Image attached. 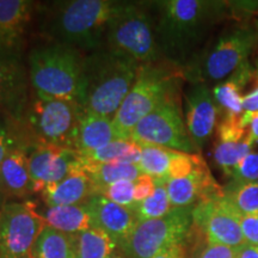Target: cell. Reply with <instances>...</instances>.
<instances>
[{
    "instance_id": "cell-25",
    "label": "cell",
    "mask_w": 258,
    "mask_h": 258,
    "mask_svg": "<svg viewBox=\"0 0 258 258\" xmlns=\"http://www.w3.org/2000/svg\"><path fill=\"white\" fill-rule=\"evenodd\" d=\"M70 235L72 258H106L118 249L111 238L98 228Z\"/></svg>"
},
{
    "instance_id": "cell-31",
    "label": "cell",
    "mask_w": 258,
    "mask_h": 258,
    "mask_svg": "<svg viewBox=\"0 0 258 258\" xmlns=\"http://www.w3.org/2000/svg\"><path fill=\"white\" fill-rule=\"evenodd\" d=\"M166 182L167 180H156L154 192L135 207L133 212L138 222L161 218L172 211L173 208L167 195Z\"/></svg>"
},
{
    "instance_id": "cell-12",
    "label": "cell",
    "mask_w": 258,
    "mask_h": 258,
    "mask_svg": "<svg viewBox=\"0 0 258 258\" xmlns=\"http://www.w3.org/2000/svg\"><path fill=\"white\" fill-rule=\"evenodd\" d=\"M29 86L22 46L0 48V114L16 127L23 125L31 95Z\"/></svg>"
},
{
    "instance_id": "cell-24",
    "label": "cell",
    "mask_w": 258,
    "mask_h": 258,
    "mask_svg": "<svg viewBox=\"0 0 258 258\" xmlns=\"http://www.w3.org/2000/svg\"><path fill=\"white\" fill-rule=\"evenodd\" d=\"M79 156L85 166L116 163L138 164L140 158V146L131 140L116 139L102 148L91 152L79 153Z\"/></svg>"
},
{
    "instance_id": "cell-3",
    "label": "cell",
    "mask_w": 258,
    "mask_h": 258,
    "mask_svg": "<svg viewBox=\"0 0 258 258\" xmlns=\"http://www.w3.org/2000/svg\"><path fill=\"white\" fill-rule=\"evenodd\" d=\"M28 72L32 91L74 103L84 110L85 56L80 50L59 43L32 49Z\"/></svg>"
},
{
    "instance_id": "cell-15",
    "label": "cell",
    "mask_w": 258,
    "mask_h": 258,
    "mask_svg": "<svg viewBox=\"0 0 258 258\" xmlns=\"http://www.w3.org/2000/svg\"><path fill=\"white\" fill-rule=\"evenodd\" d=\"M219 105L206 84H194L185 95V125L200 151L212 138L218 124Z\"/></svg>"
},
{
    "instance_id": "cell-43",
    "label": "cell",
    "mask_w": 258,
    "mask_h": 258,
    "mask_svg": "<svg viewBox=\"0 0 258 258\" xmlns=\"http://www.w3.org/2000/svg\"><path fill=\"white\" fill-rule=\"evenodd\" d=\"M238 258H258V247L244 244L238 249Z\"/></svg>"
},
{
    "instance_id": "cell-26",
    "label": "cell",
    "mask_w": 258,
    "mask_h": 258,
    "mask_svg": "<svg viewBox=\"0 0 258 258\" xmlns=\"http://www.w3.org/2000/svg\"><path fill=\"white\" fill-rule=\"evenodd\" d=\"M84 170L91 179L96 194H101L106 186L118 180H135L143 175L137 164H98L85 166Z\"/></svg>"
},
{
    "instance_id": "cell-42",
    "label": "cell",
    "mask_w": 258,
    "mask_h": 258,
    "mask_svg": "<svg viewBox=\"0 0 258 258\" xmlns=\"http://www.w3.org/2000/svg\"><path fill=\"white\" fill-rule=\"evenodd\" d=\"M152 258H185V243L173 245Z\"/></svg>"
},
{
    "instance_id": "cell-4",
    "label": "cell",
    "mask_w": 258,
    "mask_h": 258,
    "mask_svg": "<svg viewBox=\"0 0 258 258\" xmlns=\"http://www.w3.org/2000/svg\"><path fill=\"white\" fill-rule=\"evenodd\" d=\"M140 64L109 49L85 56L84 111L114 117L137 79Z\"/></svg>"
},
{
    "instance_id": "cell-44",
    "label": "cell",
    "mask_w": 258,
    "mask_h": 258,
    "mask_svg": "<svg viewBox=\"0 0 258 258\" xmlns=\"http://www.w3.org/2000/svg\"><path fill=\"white\" fill-rule=\"evenodd\" d=\"M245 5H241L240 3H238V5L240 6V8H245V9H252V10H258V2L257 3H244Z\"/></svg>"
},
{
    "instance_id": "cell-38",
    "label": "cell",
    "mask_w": 258,
    "mask_h": 258,
    "mask_svg": "<svg viewBox=\"0 0 258 258\" xmlns=\"http://www.w3.org/2000/svg\"><path fill=\"white\" fill-rule=\"evenodd\" d=\"M156 190V180L152 177L141 175L134 180V200L135 207L144 200L150 198ZM135 209V208H134Z\"/></svg>"
},
{
    "instance_id": "cell-2",
    "label": "cell",
    "mask_w": 258,
    "mask_h": 258,
    "mask_svg": "<svg viewBox=\"0 0 258 258\" xmlns=\"http://www.w3.org/2000/svg\"><path fill=\"white\" fill-rule=\"evenodd\" d=\"M123 2L71 0L54 3L44 32L55 43L78 50L96 51L105 43L108 27Z\"/></svg>"
},
{
    "instance_id": "cell-29",
    "label": "cell",
    "mask_w": 258,
    "mask_h": 258,
    "mask_svg": "<svg viewBox=\"0 0 258 258\" xmlns=\"http://www.w3.org/2000/svg\"><path fill=\"white\" fill-rule=\"evenodd\" d=\"M224 198L233 206L239 215L258 214V180H232L224 188Z\"/></svg>"
},
{
    "instance_id": "cell-36",
    "label": "cell",
    "mask_w": 258,
    "mask_h": 258,
    "mask_svg": "<svg viewBox=\"0 0 258 258\" xmlns=\"http://www.w3.org/2000/svg\"><path fill=\"white\" fill-rule=\"evenodd\" d=\"M239 224L245 244L258 247V214L241 215Z\"/></svg>"
},
{
    "instance_id": "cell-10",
    "label": "cell",
    "mask_w": 258,
    "mask_h": 258,
    "mask_svg": "<svg viewBox=\"0 0 258 258\" xmlns=\"http://www.w3.org/2000/svg\"><path fill=\"white\" fill-rule=\"evenodd\" d=\"M129 140L138 145H152L176 151L198 154L199 150L190 139L178 104V96L172 97L135 125Z\"/></svg>"
},
{
    "instance_id": "cell-20",
    "label": "cell",
    "mask_w": 258,
    "mask_h": 258,
    "mask_svg": "<svg viewBox=\"0 0 258 258\" xmlns=\"http://www.w3.org/2000/svg\"><path fill=\"white\" fill-rule=\"evenodd\" d=\"M117 139L112 118L96 112L83 111L77 125L73 150L79 153L102 148Z\"/></svg>"
},
{
    "instance_id": "cell-18",
    "label": "cell",
    "mask_w": 258,
    "mask_h": 258,
    "mask_svg": "<svg viewBox=\"0 0 258 258\" xmlns=\"http://www.w3.org/2000/svg\"><path fill=\"white\" fill-rule=\"evenodd\" d=\"M86 206L91 213L93 228L108 234L121 249L138 224L134 212L116 205L101 194H95Z\"/></svg>"
},
{
    "instance_id": "cell-32",
    "label": "cell",
    "mask_w": 258,
    "mask_h": 258,
    "mask_svg": "<svg viewBox=\"0 0 258 258\" xmlns=\"http://www.w3.org/2000/svg\"><path fill=\"white\" fill-rule=\"evenodd\" d=\"M101 195L105 196L106 199L110 200L116 205L134 211V180L124 179L112 183V184L106 186L104 190H102Z\"/></svg>"
},
{
    "instance_id": "cell-27",
    "label": "cell",
    "mask_w": 258,
    "mask_h": 258,
    "mask_svg": "<svg viewBox=\"0 0 258 258\" xmlns=\"http://www.w3.org/2000/svg\"><path fill=\"white\" fill-rule=\"evenodd\" d=\"M30 258H72L71 235L44 226L30 251Z\"/></svg>"
},
{
    "instance_id": "cell-34",
    "label": "cell",
    "mask_w": 258,
    "mask_h": 258,
    "mask_svg": "<svg viewBox=\"0 0 258 258\" xmlns=\"http://www.w3.org/2000/svg\"><path fill=\"white\" fill-rule=\"evenodd\" d=\"M202 161V157L199 154H188L173 151L169 169V179L190 175Z\"/></svg>"
},
{
    "instance_id": "cell-17",
    "label": "cell",
    "mask_w": 258,
    "mask_h": 258,
    "mask_svg": "<svg viewBox=\"0 0 258 258\" xmlns=\"http://www.w3.org/2000/svg\"><path fill=\"white\" fill-rule=\"evenodd\" d=\"M166 190L172 208L195 207L201 202L224 196V188L212 176L205 160L190 175L167 179Z\"/></svg>"
},
{
    "instance_id": "cell-23",
    "label": "cell",
    "mask_w": 258,
    "mask_h": 258,
    "mask_svg": "<svg viewBox=\"0 0 258 258\" xmlns=\"http://www.w3.org/2000/svg\"><path fill=\"white\" fill-rule=\"evenodd\" d=\"M47 226L63 232L66 234H76L93 228V221L86 203L76 206H57L47 207L43 214Z\"/></svg>"
},
{
    "instance_id": "cell-37",
    "label": "cell",
    "mask_w": 258,
    "mask_h": 258,
    "mask_svg": "<svg viewBox=\"0 0 258 258\" xmlns=\"http://www.w3.org/2000/svg\"><path fill=\"white\" fill-rule=\"evenodd\" d=\"M198 258H238V249L224 244L207 241Z\"/></svg>"
},
{
    "instance_id": "cell-21",
    "label": "cell",
    "mask_w": 258,
    "mask_h": 258,
    "mask_svg": "<svg viewBox=\"0 0 258 258\" xmlns=\"http://www.w3.org/2000/svg\"><path fill=\"white\" fill-rule=\"evenodd\" d=\"M34 5L28 0H0V48L22 46Z\"/></svg>"
},
{
    "instance_id": "cell-33",
    "label": "cell",
    "mask_w": 258,
    "mask_h": 258,
    "mask_svg": "<svg viewBox=\"0 0 258 258\" xmlns=\"http://www.w3.org/2000/svg\"><path fill=\"white\" fill-rule=\"evenodd\" d=\"M241 116V115H240ZM240 116L226 115L218 125V141L239 143L249 137V132L241 124Z\"/></svg>"
},
{
    "instance_id": "cell-11",
    "label": "cell",
    "mask_w": 258,
    "mask_h": 258,
    "mask_svg": "<svg viewBox=\"0 0 258 258\" xmlns=\"http://www.w3.org/2000/svg\"><path fill=\"white\" fill-rule=\"evenodd\" d=\"M44 226L34 203L6 202L0 213V258H28Z\"/></svg>"
},
{
    "instance_id": "cell-16",
    "label": "cell",
    "mask_w": 258,
    "mask_h": 258,
    "mask_svg": "<svg viewBox=\"0 0 258 258\" xmlns=\"http://www.w3.org/2000/svg\"><path fill=\"white\" fill-rule=\"evenodd\" d=\"M28 145L24 135L10 125V146L0 164V191L8 200L22 199L32 194Z\"/></svg>"
},
{
    "instance_id": "cell-5",
    "label": "cell",
    "mask_w": 258,
    "mask_h": 258,
    "mask_svg": "<svg viewBox=\"0 0 258 258\" xmlns=\"http://www.w3.org/2000/svg\"><path fill=\"white\" fill-rule=\"evenodd\" d=\"M182 71L160 62L141 64L137 79L112 117L117 139L129 140L135 125L157 106L178 96Z\"/></svg>"
},
{
    "instance_id": "cell-47",
    "label": "cell",
    "mask_w": 258,
    "mask_h": 258,
    "mask_svg": "<svg viewBox=\"0 0 258 258\" xmlns=\"http://www.w3.org/2000/svg\"><path fill=\"white\" fill-rule=\"evenodd\" d=\"M257 72H258V59H257Z\"/></svg>"
},
{
    "instance_id": "cell-28",
    "label": "cell",
    "mask_w": 258,
    "mask_h": 258,
    "mask_svg": "<svg viewBox=\"0 0 258 258\" xmlns=\"http://www.w3.org/2000/svg\"><path fill=\"white\" fill-rule=\"evenodd\" d=\"M139 146H140V158L137 165L141 173L152 177L154 180L169 179V169L173 151L152 146V145H139Z\"/></svg>"
},
{
    "instance_id": "cell-45",
    "label": "cell",
    "mask_w": 258,
    "mask_h": 258,
    "mask_svg": "<svg viewBox=\"0 0 258 258\" xmlns=\"http://www.w3.org/2000/svg\"><path fill=\"white\" fill-rule=\"evenodd\" d=\"M106 258H125V256L120 249H116L114 252H112L111 254H109V256Z\"/></svg>"
},
{
    "instance_id": "cell-39",
    "label": "cell",
    "mask_w": 258,
    "mask_h": 258,
    "mask_svg": "<svg viewBox=\"0 0 258 258\" xmlns=\"http://www.w3.org/2000/svg\"><path fill=\"white\" fill-rule=\"evenodd\" d=\"M254 85L250 92L243 96V112H258V74L254 78Z\"/></svg>"
},
{
    "instance_id": "cell-46",
    "label": "cell",
    "mask_w": 258,
    "mask_h": 258,
    "mask_svg": "<svg viewBox=\"0 0 258 258\" xmlns=\"http://www.w3.org/2000/svg\"><path fill=\"white\" fill-rule=\"evenodd\" d=\"M6 202H8V199H6V196L4 195V194L0 191V213H2Z\"/></svg>"
},
{
    "instance_id": "cell-8",
    "label": "cell",
    "mask_w": 258,
    "mask_h": 258,
    "mask_svg": "<svg viewBox=\"0 0 258 258\" xmlns=\"http://www.w3.org/2000/svg\"><path fill=\"white\" fill-rule=\"evenodd\" d=\"M84 110L74 103L38 95L31 90L22 131L31 144L73 150L79 117Z\"/></svg>"
},
{
    "instance_id": "cell-40",
    "label": "cell",
    "mask_w": 258,
    "mask_h": 258,
    "mask_svg": "<svg viewBox=\"0 0 258 258\" xmlns=\"http://www.w3.org/2000/svg\"><path fill=\"white\" fill-rule=\"evenodd\" d=\"M241 124L249 128V137L254 144L258 143V112H243L240 116Z\"/></svg>"
},
{
    "instance_id": "cell-9",
    "label": "cell",
    "mask_w": 258,
    "mask_h": 258,
    "mask_svg": "<svg viewBox=\"0 0 258 258\" xmlns=\"http://www.w3.org/2000/svg\"><path fill=\"white\" fill-rule=\"evenodd\" d=\"M194 207L173 208L164 217L139 221L121 247L125 258H152L177 244H184L192 230Z\"/></svg>"
},
{
    "instance_id": "cell-7",
    "label": "cell",
    "mask_w": 258,
    "mask_h": 258,
    "mask_svg": "<svg viewBox=\"0 0 258 258\" xmlns=\"http://www.w3.org/2000/svg\"><path fill=\"white\" fill-rule=\"evenodd\" d=\"M258 43V31L251 27H237L221 34L215 43L200 57H194L182 70L192 84L221 82L233 74L252 53Z\"/></svg>"
},
{
    "instance_id": "cell-41",
    "label": "cell",
    "mask_w": 258,
    "mask_h": 258,
    "mask_svg": "<svg viewBox=\"0 0 258 258\" xmlns=\"http://www.w3.org/2000/svg\"><path fill=\"white\" fill-rule=\"evenodd\" d=\"M10 146V125L6 118L0 114V164L8 153Z\"/></svg>"
},
{
    "instance_id": "cell-14",
    "label": "cell",
    "mask_w": 258,
    "mask_h": 258,
    "mask_svg": "<svg viewBox=\"0 0 258 258\" xmlns=\"http://www.w3.org/2000/svg\"><path fill=\"white\" fill-rule=\"evenodd\" d=\"M239 213L224 196L205 201L192 209L194 226L199 227L209 243L224 244L239 249L245 244L239 224Z\"/></svg>"
},
{
    "instance_id": "cell-22",
    "label": "cell",
    "mask_w": 258,
    "mask_h": 258,
    "mask_svg": "<svg viewBox=\"0 0 258 258\" xmlns=\"http://www.w3.org/2000/svg\"><path fill=\"white\" fill-rule=\"evenodd\" d=\"M256 78V74L249 61H245L233 74L224 82L217 84L213 89V96L219 108L225 110L226 115L243 114V91L245 86Z\"/></svg>"
},
{
    "instance_id": "cell-30",
    "label": "cell",
    "mask_w": 258,
    "mask_h": 258,
    "mask_svg": "<svg viewBox=\"0 0 258 258\" xmlns=\"http://www.w3.org/2000/svg\"><path fill=\"white\" fill-rule=\"evenodd\" d=\"M254 143L251 140L250 137L244 139L239 143H224V141H218L215 144L214 152V161L217 165L222 170L226 176L232 177V173L241 159L252 151Z\"/></svg>"
},
{
    "instance_id": "cell-35",
    "label": "cell",
    "mask_w": 258,
    "mask_h": 258,
    "mask_svg": "<svg viewBox=\"0 0 258 258\" xmlns=\"http://www.w3.org/2000/svg\"><path fill=\"white\" fill-rule=\"evenodd\" d=\"M232 180L256 182L258 180V152L251 151L246 154L232 173Z\"/></svg>"
},
{
    "instance_id": "cell-1",
    "label": "cell",
    "mask_w": 258,
    "mask_h": 258,
    "mask_svg": "<svg viewBox=\"0 0 258 258\" xmlns=\"http://www.w3.org/2000/svg\"><path fill=\"white\" fill-rule=\"evenodd\" d=\"M156 36L161 56L171 63H188L209 29L226 15L227 5L209 0L156 2Z\"/></svg>"
},
{
    "instance_id": "cell-48",
    "label": "cell",
    "mask_w": 258,
    "mask_h": 258,
    "mask_svg": "<svg viewBox=\"0 0 258 258\" xmlns=\"http://www.w3.org/2000/svg\"><path fill=\"white\" fill-rule=\"evenodd\" d=\"M28 258H30V257H28Z\"/></svg>"
},
{
    "instance_id": "cell-6",
    "label": "cell",
    "mask_w": 258,
    "mask_h": 258,
    "mask_svg": "<svg viewBox=\"0 0 258 258\" xmlns=\"http://www.w3.org/2000/svg\"><path fill=\"white\" fill-rule=\"evenodd\" d=\"M105 46L112 53L139 64L159 62L154 19L140 3L123 2L109 23Z\"/></svg>"
},
{
    "instance_id": "cell-13",
    "label": "cell",
    "mask_w": 258,
    "mask_h": 258,
    "mask_svg": "<svg viewBox=\"0 0 258 258\" xmlns=\"http://www.w3.org/2000/svg\"><path fill=\"white\" fill-rule=\"evenodd\" d=\"M28 159L31 192H42L48 185L85 167L77 151L49 145L29 144Z\"/></svg>"
},
{
    "instance_id": "cell-19",
    "label": "cell",
    "mask_w": 258,
    "mask_h": 258,
    "mask_svg": "<svg viewBox=\"0 0 258 258\" xmlns=\"http://www.w3.org/2000/svg\"><path fill=\"white\" fill-rule=\"evenodd\" d=\"M42 198L48 207L84 205L96 194L91 179L85 170L76 171L55 184L48 185Z\"/></svg>"
}]
</instances>
